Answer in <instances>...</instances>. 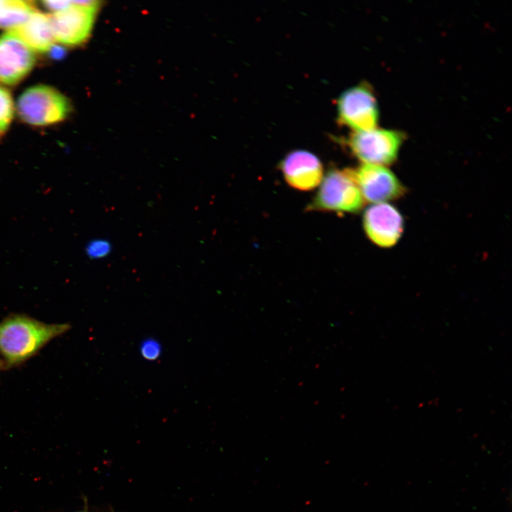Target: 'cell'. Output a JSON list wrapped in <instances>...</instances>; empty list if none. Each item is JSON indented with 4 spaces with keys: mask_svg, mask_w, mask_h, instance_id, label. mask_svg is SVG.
Masks as SVG:
<instances>
[{
    "mask_svg": "<svg viewBox=\"0 0 512 512\" xmlns=\"http://www.w3.org/2000/svg\"><path fill=\"white\" fill-rule=\"evenodd\" d=\"M70 328L68 323L48 324L26 314H9L0 321V358L4 369L22 366Z\"/></svg>",
    "mask_w": 512,
    "mask_h": 512,
    "instance_id": "1",
    "label": "cell"
},
{
    "mask_svg": "<svg viewBox=\"0 0 512 512\" xmlns=\"http://www.w3.org/2000/svg\"><path fill=\"white\" fill-rule=\"evenodd\" d=\"M15 108L23 122L46 127L65 120L73 107L69 99L56 88L37 85L27 88L19 96Z\"/></svg>",
    "mask_w": 512,
    "mask_h": 512,
    "instance_id": "2",
    "label": "cell"
},
{
    "mask_svg": "<svg viewBox=\"0 0 512 512\" xmlns=\"http://www.w3.org/2000/svg\"><path fill=\"white\" fill-rule=\"evenodd\" d=\"M100 4L97 1H70L67 9L48 14L55 41L68 47L84 44L91 35Z\"/></svg>",
    "mask_w": 512,
    "mask_h": 512,
    "instance_id": "3",
    "label": "cell"
},
{
    "mask_svg": "<svg viewBox=\"0 0 512 512\" xmlns=\"http://www.w3.org/2000/svg\"><path fill=\"white\" fill-rule=\"evenodd\" d=\"M363 205L361 193L347 169H334L321 181L308 210L353 213L361 210Z\"/></svg>",
    "mask_w": 512,
    "mask_h": 512,
    "instance_id": "4",
    "label": "cell"
},
{
    "mask_svg": "<svg viewBox=\"0 0 512 512\" xmlns=\"http://www.w3.org/2000/svg\"><path fill=\"white\" fill-rule=\"evenodd\" d=\"M403 139L404 135L400 132L375 127L353 132L347 139V145L363 164L385 166L397 159Z\"/></svg>",
    "mask_w": 512,
    "mask_h": 512,
    "instance_id": "5",
    "label": "cell"
},
{
    "mask_svg": "<svg viewBox=\"0 0 512 512\" xmlns=\"http://www.w3.org/2000/svg\"><path fill=\"white\" fill-rule=\"evenodd\" d=\"M338 120L355 131L375 128L378 119L376 99L370 85L365 83L344 91L336 104Z\"/></svg>",
    "mask_w": 512,
    "mask_h": 512,
    "instance_id": "6",
    "label": "cell"
},
{
    "mask_svg": "<svg viewBox=\"0 0 512 512\" xmlns=\"http://www.w3.org/2000/svg\"><path fill=\"white\" fill-rule=\"evenodd\" d=\"M361 196L370 203H383L400 198L405 188L397 176L384 166L363 164L347 169Z\"/></svg>",
    "mask_w": 512,
    "mask_h": 512,
    "instance_id": "7",
    "label": "cell"
},
{
    "mask_svg": "<svg viewBox=\"0 0 512 512\" xmlns=\"http://www.w3.org/2000/svg\"><path fill=\"white\" fill-rule=\"evenodd\" d=\"M36 61V53L14 33L6 31L0 36V85H18L32 71Z\"/></svg>",
    "mask_w": 512,
    "mask_h": 512,
    "instance_id": "8",
    "label": "cell"
},
{
    "mask_svg": "<svg viewBox=\"0 0 512 512\" xmlns=\"http://www.w3.org/2000/svg\"><path fill=\"white\" fill-rule=\"evenodd\" d=\"M363 228L375 245L389 247L395 245L404 229V220L398 210L387 203L368 207L363 215Z\"/></svg>",
    "mask_w": 512,
    "mask_h": 512,
    "instance_id": "9",
    "label": "cell"
},
{
    "mask_svg": "<svg viewBox=\"0 0 512 512\" xmlns=\"http://www.w3.org/2000/svg\"><path fill=\"white\" fill-rule=\"evenodd\" d=\"M279 168L287 183L298 190H311L322 181V164L316 155L308 151L290 152L281 161Z\"/></svg>",
    "mask_w": 512,
    "mask_h": 512,
    "instance_id": "10",
    "label": "cell"
},
{
    "mask_svg": "<svg viewBox=\"0 0 512 512\" xmlns=\"http://www.w3.org/2000/svg\"><path fill=\"white\" fill-rule=\"evenodd\" d=\"M7 31L17 36L35 53L50 51L55 42L49 14L38 9L24 23Z\"/></svg>",
    "mask_w": 512,
    "mask_h": 512,
    "instance_id": "11",
    "label": "cell"
},
{
    "mask_svg": "<svg viewBox=\"0 0 512 512\" xmlns=\"http://www.w3.org/2000/svg\"><path fill=\"white\" fill-rule=\"evenodd\" d=\"M36 10V5L32 1L0 0V29H14Z\"/></svg>",
    "mask_w": 512,
    "mask_h": 512,
    "instance_id": "12",
    "label": "cell"
},
{
    "mask_svg": "<svg viewBox=\"0 0 512 512\" xmlns=\"http://www.w3.org/2000/svg\"><path fill=\"white\" fill-rule=\"evenodd\" d=\"M12 95L5 86L0 85V138L8 131L15 114Z\"/></svg>",
    "mask_w": 512,
    "mask_h": 512,
    "instance_id": "13",
    "label": "cell"
},
{
    "mask_svg": "<svg viewBox=\"0 0 512 512\" xmlns=\"http://www.w3.org/2000/svg\"><path fill=\"white\" fill-rule=\"evenodd\" d=\"M85 254L92 260H100L109 256L112 250V243L106 238L91 240L85 246Z\"/></svg>",
    "mask_w": 512,
    "mask_h": 512,
    "instance_id": "14",
    "label": "cell"
},
{
    "mask_svg": "<svg viewBox=\"0 0 512 512\" xmlns=\"http://www.w3.org/2000/svg\"><path fill=\"white\" fill-rule=\"evenodd\" d=\"M139 350L142 358L150 361H156L161 354L160 343L152 338L142 341Z\"/></svg>",
    "mask_w": 512,
    "mask_h": 512,
    "instance_id": "15",
    "label": "cell"
},
{
    "mask_svg": "<svg viewBox=\"0 0 512 512\" xmlns=\"http://www.w3.org/2000/svg\"><path fill=\"white\" fill-rule=\"evenodd\" d=\"M1 370H4V367L3 361H1V359L0 358V372Z\"/></svg>",
    "mask_w": 512,
    "mask_h": 512,
    "instance_id": "16",
    "label": "cell"
},
{
    "mask_svg": "<svg viewBox=\"0 0 512 512\" xmlns=\"http://www.w3.org/2000/svg\"><path fill=\"white\" fill-rule=\"evenodd\" d=\"M81 512H86V511H81Z\"/></svg>",
    "mask_w": 512,
    "mask_h": 512,
    "instance_id": "17",
    "label": "cell"
}]
</instances>
